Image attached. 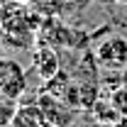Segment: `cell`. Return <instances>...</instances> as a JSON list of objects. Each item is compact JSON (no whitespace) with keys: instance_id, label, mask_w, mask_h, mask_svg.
I'll return each mask as SVG.
<instances>
[{"instance_id":"cell-4","label":"cell","mask_w":127,"mask_h":127,"mask_svg":"<svg viewBox=\"0 0 127 127\" xmlns=\"http://www.w3.org/2000/svg\"><path fill=\"white\" fill-rule=\"evenodd\" d=\"M95 61L100 66H108V68H127V39L122 37H108L100 42V47L95 51Z\"/></svg>"},{"instance_id":"cell-9","label":"cell","mask_w":127,"mask_h":127,"mask_svg":"<svg viewBox=\"0 0 127 127\" xmlns=\"http://www.w3.org/2000/svg\"><path fill=\"white\" fill-rule=\"evenodd\" d=\"M64 2V10H68V12H81L86 5H91L93 0H61Z\"/></svg>"},{"instance_id":"cell-10","label":"cell","mask_w":127,"mask_h":127,"mask_svg":"<svg viewBox=\"0 0 127 127\" xmlns=\"http://www.w3.org/2000/svg\"><path fill=\"white\" fill-rule=\"evenodd\" d=\"M112 127H127V115H122L117 122H112Z\"/></svg>"},{"instance_id":"cell-5","label":"cell","mask_w":127,"mask_h":127,"mask_svg":"<svg viewBox=\"0 0 127 127\" xmlns=\"http://www.w3.org/2000/svg\"><path fill=\"white\" fill-rule=\"evenodd\" d=\"M34 71H37L44 81H51L59 71H61V64H59L56 51L49 47V44H44V42L34 49Z\"/></svg>"},{"instance_id":"cell-6","label":"cell","mask_w":127,"mask_h":127,"mask_svg":"<svg viewBox=\"0 0 127 127\" xmlns=\"http://www.w3.org/2000/svg\"><path fill=\"white\" fill-rule=\"evenodd\" d=\"M12 127H49V122H47V117H44V110L34 100L30 105H20L17 108Z\"/></svg>"},{"instance_id":"cell-2","label":"cell","mask_w":127,"mask_h":127,"mask_svg":"<svg viewBox=\"0 0 127 127\" xmlns=\"http://www.w3.org/2000/svg\"><path fill=\"white\" fill-rule=\"evenodd\" d=\"M27 91V71L22 64L10 56H0V98L17 100Z\"/></svg>"},{"instance_id":"cell-7","label":"cell","mask_w":127,"mask_h":127,"mask_svg":"<svg viewBox=\"0 0 127 127\" xmlns=\"http://www.w3.org/2000/svg\"><path fill=\"white\" fill-rule=\"evenodd\" d=\"M15 112H17L15 100H5V98H0V127H12Z\"/></svg>"},{"instance_id":"cell-3","label":"cell","mask_w":127,"mask_h":127,"mask_svg":"<svg viewBox=\"0 0 127 127\" xmlns=\"http://www.w3.org/2000/svg\"><path fill=\"white\" fill-rule=\"evenodd\" d=\"M39 108L44 110V117H47L49 127H68L73 122V115H76V108H71L68 103L59 100L56 95L51 93H42L37 98Z\"/></svg>"},{"instance_id":"cell-12","label":"cell","mask_w":127,"mask_h":127,"mask_svg":"<svg viewBox=\"0 0 127 127\" xmlns=\"http://www.w3.org/2000/svg\"><path fill=\"white\" fill-rule=\"evenodd\" d=\"M86 127H100V125H86Z\"/></svg>"},{"instance_id":"cell-1","label":"cell","mask_w":127,"mask_h":127,"mask_svg":"<svg viewBox=\"0 0 127 127\" xmlns=\"http://www.w3.org/2000/svg\"><path fill=\"white\" fill-rule=\"evenodd\" d=\"M42 20L30 0H5L0 5V32L2 42L15 49H30Z\"/></svg>"},{"instance_id":"cell-8","label":"cell","mask_w":127,"mask_h":127,"mask_svg":"<svg viewBox=\"0 0 127 127\" xmlns=\"http://www.w3.org/2000/svg\"><path fill=\"white\" fill-rule=\"evenodd\" d=\"M112 105L117 108V112L120 115H127V86H122V88H117L115 93H112Z\"/></svg>"},{"instance_id":"cell-11","label":"cell","mask_w":127,"mask_h":127,"mask_svg":"<svg viewBox=\"0 0 127 127\" xmlns=\"http://www.w3.org/2000/svg\"><path fill=\"white\" fill-rule=\"evenodd\" d=\"M115 2H117V5H125V7H127V0H115Z\"/></svg>"}]
</instances>
